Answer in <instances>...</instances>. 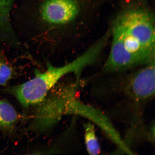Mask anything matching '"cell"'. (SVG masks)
Returning <instances> with one entry per match:
<instances>
[{"label": "cell", "instance_id": "obj_1", "mask_svg": "<svg viewBox=\"0 0 155 155\" xmlns=\"http://www.w3.org/2000/svg\"><path fill=\"white\" fill-rule=\"evenodd\" d=\"M94 60L92 54L86 51L74 61L63 66L54 67L48 63L45 72L38 73L26 82L9 87L5 91L14 96L25 107L40 104L62 77L74 73L77 79H79L81 73L94 62Z\"/></svg>", "mask_w": 155, "mask_h": 155}, {"label": "cell", "instance_id": "obj_2", "mask_svg": "<svg viewBox=\"0 0 155 155\" xmlns=\"http://www.w3.org/2000/svg\"><path fill=\"white\" fill-rule=\"evenodd\" d=\"M114 27L155 52L154 17L150 12L141 8L127 10L118 16Z\"/></svg>", "mask_w": 155, "mask_h": 155}, {"label": "cell", "instance_id": "obj_3", "mask_svg": "<svg viewBox=\"0 0 155 155\" xmlns=\"http://www.w3.org/2000/svg\"><path fill=\"white\" fill-rule=\"evenodd\" d=\"M78 83L59 89L45 99L37 110L31 126L32 130L41 132L47 130L64 115L66 102L70 97L76 93Z\"/></svg>", "mask_w": 155, "mask_h": 155}, {"label": "cell", "instance_id": "obj_4", "mask_svg": "<svg viewBox=\"0 0 155 155\" xmlns=\"http://www.w3.org/2000/svg\"><path fill=\"white\" fill-rule=\"evenodd\" d=\"M79 10L76 0H45L41 7L40 13L45 22L62 25L74 19Z\"/></svg>", "mask_w": 155, "mask_h": 155}, {"label": "cell", "instance_id": "obj_5", "mask_svg": "<svg viewBox=\"0 0 155 155\" xmlns=\"http://www.w3.org/2000/svg\"><path fill=\"white\" fill-rule=\"evenodd\" d=\"M139 65L135 58L125 49L121 41L112 35L109 56L104 65V72H119Z\"/></svg>", "mask_w": 155, "mask_h": 155}, {"label": "cell", "instance_id": "obj_6", "mask_svg": "<svg viewBox=\"0 0 155 155\" xmlns=\"http://www.w3.org/2000/svg\"><path fill=\"white\" fill-rule=\"evenodd\" d=\"M14 0H0V43L15 45L18 40L12 26L11 12Z\"/></svg>", "mask_w": 155, "mask_h": 155}, {"label": "cell", "instance_id": "obj_7", "mask_svg": "<svg viewBox=\"0 0 155 155\" xmlns=\"http://www.w3.org/2000/svg\"><path fill=\"white\" fill-rule=\"evenodd\" d=\"M18 119V114L13 106L5 101L0 100V129L10 130Z\"/></svg>", "mask_w": 155, "mask_h": 155}, {"label": "cell", "instance_id": "obj_8", "mask_svg": "<svg viewBox=\"0 0 155 155\" xmlns=\"http://www.w3.org/2000/svg\"><path fill=\"white\" fill-rule=\"evenodd\" d=\"M84 140L87 152L90 155H98L101 148L94 124L87 122L84 125Z\"/></svg>", "mask_w": 155, "mask_h": 155}, {"label": "cell", "instance_id": "obj_9", "mask_svg": "<svg viewBox=\"0 0 155 155\" xmlns=\"http://www.w3.org/2000/svg\"><path fill=\"white\" fill-rule=\"evenodd\" d=\"M14 71L3 52H0V86H5L12 78Z\"/></svg>", "mask_w": 155, "mask_h": 155}, {"label": "cell", "instance_id": "obj_10", "mask_svg": "<svg viewBox=\"0 0 155 155\" xmlns=\"http://www.w3.org/2000/svg\"><path fill=\"white\" fill-rule=\"evenodd\" d=\"M139 2H141L142 3H145L146 2L147 0H137Z\"/></svg>", "mask_w": 155, "mask_h": 155}]
</instances>
